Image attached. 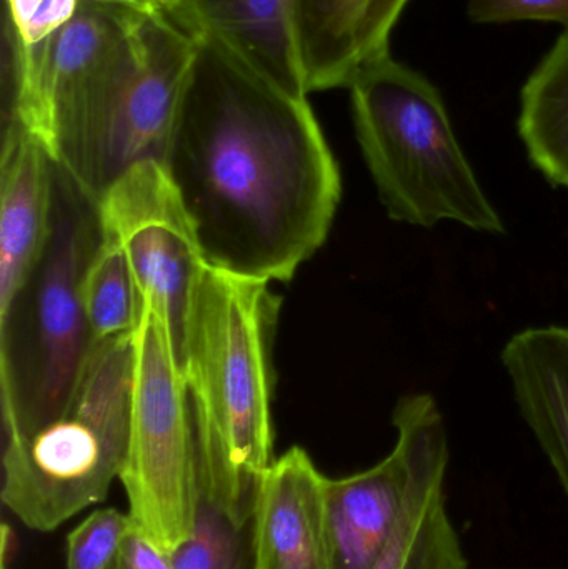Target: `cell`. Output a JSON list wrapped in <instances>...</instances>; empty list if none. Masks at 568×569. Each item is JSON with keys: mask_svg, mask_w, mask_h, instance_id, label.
I'll list each match as a JSON object with an SVG mask.
<instances>
[{"mask_svg": "<svg viewBox=\"0 0 568 569\" xmlns=\"http://www.w3.org/2000/svg\"><path fill=\"white\" fill-rule=\"evenodd\" d=\"M409 0H377L363 40V63L390 52V36Z\"/></svg>", "mask_w": 568, "mask_h": 569, "instance_id": "cell-22", "label": "cell"}, {"mask_svg": "<svg viewBox=\"0 0 568 569\" xmlns=\"http://www.w3.org/2000/svg\"><path fill=\"white\" fill-rule=\"evenodd\" d=\"M269 284L206 263L179 348L200 488L237 527L252 525L260 483L276 460L272 343L280 300Z\"/></svg>", "mask_w": 568, "mask_h": 569, "instance_id": "cell-2", "label": "cell"}, {"mask_svg": "<svg viewBox=\"0 0 568 569\" xmlns=\"http://www.w3.org/2000/svg\"><path fill=\"white\" fill-rule=\"evenodd\" d=\"M142 33L132 79L82 159L63 170L96 202L139 163H163L196 52V40L166 13H147Z\"/></svg>", "mask_w": 568, "mask_h": 569, "instance_id": "cell-8", "label": "cell"}, {"mask_svg": "<svg viewBox=\"0 0 568 569\" xmlns=\"http://www.w3.org/2000/svg\"><path fill=\"white\" fill-rule=\"evenodd\" d=\"M196 40L163 169L207 266L287 283L326 243L339 163L310 107L222 43Z\"/></svg>", "mask_w": 568, "mask_h": 569, "instance_id": "cell-1", "label": "cell"}, {"mask_svg": "<svg viewBox=\"0 0 568 569\" xmlns=\"http://www.w3.org/2000/svg\"><path fill=\"white\" fill-rule=\"evenodd\" d=\"M82 0H6L3 96L17 99L36 82L53 37L73 19Z\"/></svg>", "mask_w": 568, "mask_h": 569, "instance_id": "cell-17", "label": "cell"}, {"mask_svg": "<svg viewBox=\"0 0 568 569\" xmlns=\"http://www.w3.org/2000/svg\"><path fill=\"white\" fill-rule=\"evenodd\" d=\"M12 533H3L2 535V567L0 569H9V557L10 550H12Z\"/></svg>", "mask_w": 568, "mask_h": 569, "instance_id": "cell-25", "label": "cell"}, {"mask_svg": "<svg viewBox=\"0 0 568 569\" xmlns=\"http://www.w3.org/2000/svg\"><path fill=\"white\" fill-rule=\"evenodd\" d=\"M56 160L20 123L3 122L0 156V313L39 260L52 226Z\"/></svg>", "mask_w": 568, "mask_h": 569, "instance_id": "cell-12", "label": "cell"}, {"mask_svg": "<svg viewBox=\"0 0 568 569\" xmlns=\"http://www.w3.org/2000/svg\"><path fill=\"white\" fill-rule=\"evenodd\" d=\"M467 12L476 23L540 20L560 23L568 30V0H469Z\"/></svg>", "mask_w": 568, "mask_h": 569, "instance_id": "cell-21", "label": "cell"}, {"mask_svg": "<svg viewBox=\"0 0 568 569\" xmlns=\"http://www.w3.org/2000/svg\"><path fill=\"white\" fill-rule=\"evenodd\" d=\"M392 423L409 450V487L389 547L373 569H467L447 513L449 440L439 405L429 393L403 395Z\"/></svg>", "mask_w": 568, "mask_h": 569, "instance_id": "cell-9", "label": "cell"}, {"mask_svg": "<svg viewBox=\"0 0 568 569\" xmlns=\"http://www.w3.org/2000/svg\"><path fill=\"white\" fill-rule=\"evenodd\" d=\"M502 365L517 407L568 498V327H530L514 335Z\"/></svg>", "mask_w": 568, "mask_h": 569, "instance_id": "cell-14", "label": "cell"}, {"mask_svg": "<svg viewBox=\"0 0 568 569\" xmlns=\"http://www.w3.org/2000/svg\"><path fill=\"white\" fill-rule=\"evenodd\" d=\"M100 240L99 206L56 163L49 237L0 313L3 438L36 430L72 397L97 343L83 310L82 282Z\"/></svg>", "mask_w": 568, "mask_h": 569, "instance_id": "cell-3", "label": "cell"}, {"mask_svg": "<svg viewBox=\"0 0 568 569\" xmlns=\"http://www.w3.org/2000/svg\"><path fill=\"white\" fill-rule=\"evenodd\" d=\"M113 569H172L169 555L153 547L136 527L127 537L122 557Z\"/></svg>", "mask_w": 568, "mask_h": 569, "instance_id": "cell-23", "label": "cell"}, {"mask_svg": "<svg viewBox=\"0 0 568 569\" xmlns=\"http://www.w3.org/2000/svg\"><path fill=\"white\" fill-rule=\"evenodd\" d=\"M103 2L120 3L147 13H166L170 0H103Z\"/></svg>", "mask_w": 568, "mask_h": 569, "instance_id": "cell-24", "label": "cell"}, {"mask_svg": "<svg viewBox=\"0 0 568 569\" xmlns=\"http://www.w3.org/2000/svg\"><path fill=\"white\" fill-rule=\"evenodd\" d=\"M519 136L547 182L568 189V30L522 87Z\"/></svg>", "mask_w": 568, "mask_h": 569, "instance_id": "cell-16", "label": "cell"}, {"mask_svg": "<svg viewBox=\"0 0 568 569\" xmlns=\"http://www.w3.org/2000/svg\"><path fill=\"white\" fill-rule=\"evenodd\" d=\"M347 89L357 140L390 219L506 233L432 82L389 52L363 63Z\"/></svg>", "mask_w": 568, "mask_h": 569, "instance_id": "cell-4", "label": "cell"}, {"mask_svg": "<svg viewBox=\"0 0 568 569\" xmlns=\"http://www.w3.org/2000/svg\"><path fill=\"white\" fill-rule=\"evenodd\" d=\"M133 333L97 341L62 411L3 438V507L30 530H57L102 503L129 447Z\"/></svg>", "mask_w": 568, "mask_h": 569, "instance_id": "cell-5", "label": "cell"}, {"mask_svg": "<svg viewBox=\"0 0 568 569\" xmlns=\"http://www.w3.org/2000/svg\"><path fill=\"white\" fill-rule=\"evenodd\" d=\"M97 206L100 226L126 252L140 295L166 307L179 357L190 297L207 262L176 186L162 163H139Z\"/></svg>", "mask_w": 568, "mask_h": 569, "instance_id": "cell-7", "label": "cell"}, {"mask_svg": "<svg viewBox=\"0 0 568 569\" xmlns=\"http://www.w3.org/2000/svg\"><path fill=\"white\" fill-rule=\"evenodd\" d=\"M120 481L133 527L162 553L192 537L199 513V457L169 313L142 295L133 330L129 447Z\"/></svg>", "mask_w": 568, "mask_h": 569, "instance_id": "cell-6", "label": "cell"}, {"mask_svg": "<svg viewBox=\"0 0 568 569\" xmlns=\"http://www.w3.org/2000/svg\"><path fill=\"white\" fill-rule=\"evenodd\" d=\"M407 445L369 470L327 478V521L333 569H373L389 547L409 487Z\"/></svg>", "mask_w": 568, "mask_h": 569, "instance_id": "cell-13", "label": "cell"}, {"mask_svg": "<svg viewBox=\"0 0 568 569\" xmlns=\"http://www.w3.org/2000/svg\"><path fill=\"white\" fill-rule=\"evenodd\" d=\"M129 513L100 508L67 537V569H113L132 531Z\"/></svg>", "mask_w": 568, "mask_h": 569, "instance_id": "cell-20", "label": "cell"}, {"mask_svg": "<svg viewBox=\"0 0 568 569\" xmlns=\"http://www.w3.org/2000/svg\"><path fill=\"white\" fill-rule=\"evenodd\" d=\"M300 0H170L166 16L212 39L293 96L309 97L299 42Z\"/></svg>", "mask_w": 568, "mask_h": 569, "instance_id": "cell-11", "label": "cell"}, {"mask_svg": "<svg viewBox=\"0 0 568 569\" xmlns=\"http://www.w3.org/2000/svg\"><path fill=\"white\" fill-rule=\"evenodd\" d=\"M326 488V475L302 448L273 460L253 510V569H333Z\"/></svg>", "mask_w": 568, "mask_h": 569, "instance_id": "cell-10", "label": "cell"}, {"mask_svg": "<svg viewBox=\"0 0 568 569\" xmlns=\"http://www.w3.org/2000/svg\"><path fill=\"white\" fill-rule=\"evenodd\" d=\"M83 310L93 340L133 333L142 310V295L122 247L102 230L82 282Z\"/></svg>", "mask_w": 568, "mask_h": 569, "instance_id": "cell-18", "label": "cell"}, {"mask_svg": "<svg viewBox=\"0 0 568 569\" xmlns=\"http://www.w3.org/2000/svg\"><path fill=\"white\" fill-rule=\"evenodd\" d=\"M377 0H300L299 42L309 93L347 89L363 66Z\"/></svg>", "mask_w": 568, "mask_h": 569, "instance_id": "cell-15", "label": "cell"}, {"mask_svg": "<svg viewBox=\"0 0 568 569\" xmlns=\"http://www.w3.org/2000/svg\"><path fill=\"white\" fill-rule=\"evenodd\" d=\"M170 565L172 569H253L252 525L237 527L202 495L192 537L170 555Z\"/></svg>", "mask_w": 568, "mask_h": 569, "instance_id": "cell-19", "label": "cell"}]
</instances>
